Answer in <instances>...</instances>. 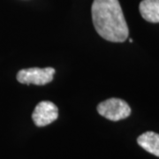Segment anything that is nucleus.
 <instances>
[{
	"mask_svg": "<svg viewBox=\"0 0 159 159\" xmlns=\"http://www.w3.org/2000/svg\"><path fill=\"white\" fill-rule=\"evenodd\" d=\"M94 27L103 39L123 43L129 29L119 0H94L91 8Z\"/></svg>",
	"mask_w": 159,
	"mask_h": 159,
	"instance_id": "nucleus-1",
	"label": "nucleus"
},
{
	"mask_svg": "<svg viewBox=\"0 0 159 159\" xmlns=\"http://www.w3.org/2000/svg\"><path fill=\"white\" fill-rule=\"evenodd\" d=\"M129 42H130V43H133V39H129Z\"/></svg>",
	"mask_w": 159,
	"mask_h": 159,
	"instance_id": "nucleus-7",
	"label": "nucleus"
},
{
	"mask_svg": "<svg viewBox=\"0 0 159 159\" xmlns=\"http://www.w3.org/2000/svg\"><path fill=\"white\" fill-rule=\"evenodd\" d=\"M58 117V110L55 103L50 101H42L34 108L32 119L35 125L45 126L54 122Z\"/></svg>",
	"mask_w": 159,
	"mask_h": 159,
	"instance_id": "nucleus-4",
	"label": "nucleus"
},
{
	"mask_svg": "<svg viewBox=\"0 0 159 159\" xmlns=\"http://www.w3.org/2000/svg\"><path fill=\"white\" fill-rule=\"evenodd\" d=\"M139 10L145 20L151 23L159 22V0H142Z\"/></svg>",
	"mask_w": 159,
	"mask_h": 159,
	"instance_id": "nucleus-6",
	"label": "nucleus"
},
{
	"mask_svg": "<svg viewBox=\"0 0 159 159\" xmlns=\"http://www.w3.org/2000/svg\"><path fill=\"white\" fill-rule=\"evenodd\" d=\"M97 111L101 116L111 121L126 119L131 114L128 103L119 98H110L97 105Z\"/></svg>",
	"mask_w": 159,
	"mask_h": 159,
	"instance_id": "nucleus-2",
	"label": "nucleus"
},
{
	"mask_svg": "<svg viewBox=\"0 0 159 159\" xmlns=\"http://www.w3.org/2000/svg\"><path fill=\"white\" fill-rule=\"evenodd\" d=\"M54 74L55 69L52 67L43 69L32 67L19 71L17 74V80L19 82L22 84L43 86L52 81Z\"/></svg>",
	"mask_w": 159,
	"mask_h": 159,
	"instance_id": "nucleus-3",
	"label": "nucleus"
},
{
	"mask_svg": "<svg viewBox=\"0 0 159 159\" xmlns=\"http://www.w3.org/2000/svg\"><path fill=\"white\" fill-rule=\"evenodd\" d=\"M138 144L147 152L159 157V134L148 131L137 138Z\"/></svg>",
	"mask_w": 159,
	"mask_h": 159,
	"instance_id": "nucleus-5",
	"label": "nucleus"
}]
</instances>
